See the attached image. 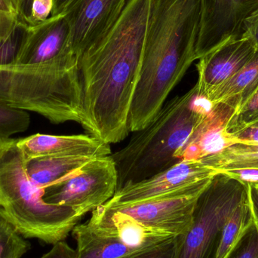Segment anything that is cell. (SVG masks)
Segmentation results:
<instances>
[{"label": "cell", "mask_w": 258, "mask_h": 258, "mask_svg": "<svg viewBox=\"0 0 258 258\" xmlns=\"http://www.w3.org/2000/svg\"><path fill=\"white\" fill-rule=\"evenodd\" d=\"M152 0H129L114 25L80 58L86 130L107 144L128 136Z\"/></svg>", "instance_id": "obj_1"}, {"label": "cell", "mask_w": 258, "mask_h": 258, "mask_svg": "<svg viewBox=\"0 0 258 258\" xmlns=\"http://www.w3.org/2000/svg\"><path fill=\"white\" fill-rule=\"evenodd\" d=\"M201 12V0H152L129 112L130 132L151 122L197 60Z\"/></svg>", "instance_id": "obj_2"}, {"label": "cell", "mask_w": 258, "mask_h": 258, "mask_svg": "<svg viewBox=\"0 0 258 258\" xmlns=\"http://www.w3.org/2000/svg\"><path fill=\"white\" fill-rule=\"evenodd\" d=\"M0 103L86 129L80 57L71 51L39 64L0 65Z\"/></svg>", "instance_id": "obj_3"}, {"label": "cell", "mask_w": 258, "mask_h": 258, "mask_svg": "<svg viewBox=\"0 0 258 258\" xmlns=\"http://www.w3.org/2000/svg\"><path fill=\"white\" fill-rule=\"evenodd\" d=\"M211 108L198 96L196 86L165 103L148 125L135 132L127 145L110 155L117 171V190L179 162L176 153Z\"/></svg>", "instance_id": "obj_4"}, {"label": "cell", "mask_w": 258, "mask_h": 258, "mask_svg": "<svg viewBox=\"0 0 258 258\" xmlns=\"http://www.w3.org/2000/svg\"><path fill=\"white\" fill-rule=\"evenodd\" d=\"M30 180L18 139H0V218L24 238L64 241L81 218L72 208L49 204Z\"/></svg>", "instance_id": "obj_5"}, {"label": "cell", "mask_w": 258, "mask_h": 258, "mask_svg": "<svg viewBox=\"0 0 258 258\" xmlns=\"http://www.w3.org/2000/svg\"><path fill=\"white\" fill-rule=\"evenodd\" d=\"M247 192L248 186L217 173L197 200L192 225L176 236L173 258H215L223 227Z\"/></svg>", "instance_id": "obj_6"}, {"label": "cell", "mask_w": 258, "mask_h": 258, "mask_svg": "<svg viewBox=\"0 0 258 258\" xmlns=\"http://www.w3.org/2000/svg\"><path fill=\"white\" fill-rule=\"evenodd\" d=\"M118 189L116 165L111 156L94 158L65 180L45 189L49 204L67 206L80 218L110 201Z\"/></svg>", "instance_id": "obj_7"}, {"label": "cell", "mask_w": 258, "mask_h": 258, "mask_svg": "<svg viewBox=\"0 0 258 258\" xmlns=\"http://www.w3.org/2000/svg\"><path fill=\"white\" fill-rule=\"evenodd\" d=\"M217 173L199 161H180L150 178L121 188L104 205L123 206L177 194L202 192Z\"/></svg>", "instance_id": "obj_8"}, {"label": "cell", "mask_w": 258, "mask_h": 258, "mask_svg": "<svg viewBox=\"0 0 258 258\" xmlns=\"http://www.w3.org/2000/svg\"><path fill=\"white\" fill-rule=\"evenodd\" d=\"M258 9V0H201L197 60L228 41L242 37L245 18Z\"/></svg>", "instance_id": "obj_9"}, {"label": "cell", "mask_w": 258, "mask_h": 258, "mask_svg": "<svg viewBox=\"0 0 258 258\" xmlns=\"http://www.w3.org/2000/svg\"><path fill=\"white\" fill-rule=\"evenodd\" d=\"M129 0H74L63 15L70 26V44L80 56L114 25Z\"/></svg>", "instance_id": "obj_10"}, {"label": "cell", "mask_w": 258, "mask_h": 258, "mask_svg": "<svg viewBox=\"0 0 258 258\" xmlns=\"http://www.w3.org/2000/svg\"><path fill=\"white\" fill-rule=\"evenodd\" d=\"M203 192L177 194L123 206H104L128 215L146 227L179 236L192 225L196 205Z\"/></svg>", "instance_id": "obj_11"}, {"label": "cell", "mask_w": 258, "mask_h": 258, "mask_svg": "<svg viewBox=\"0 0 258 258\" xmlns=\"http://www.w3.org/2000/svg\"><path fill=\"white\" fill-rule=\"evenodd\" d=\"M257 45L248 38L228 41L199 59L197 94L203 99L237 74L255 54Z\"/></svg>", "instance_id": "obj_12"}, {"label": "cell", "mask_w": 258, "mask_h": 258, "mask_svg": "<svg viewBox=\"0 0 258 258\" xmlns=\"http://www.w3.org/2000/svg\"><path fill=\"white\" fill-rule=\"evenodd\" d=\"M71 51H74L70 44V26L66 17L63 14L51 16L46 21L30 27L15 63H46Z\"/></svg>", "instance_id": "obj_13"}, {"label": "cell", "mask_w": 258, "mask_h": 258, "mask_svg": "<svg viewBox=\"0 0 258 258\" xmlns=\"http://www.w3.org/2000/svg\"><path fill=\"white\" fill-rule=\"evenodd\" d=\"M91 227L119 239L137 251L153 248L177 236L146 227L116 209L101 206L86 221Z\"/></svg>", "instance_id": "obj_14"}, {"label": "cell", "mask_w": 258, "mask_h": 258, "mask_svg": "<svg viewBox=\"0 0 258 258\" xmlns=\"http://www.w3.org/2000/svg\"><path fill=\"white\" fill-rule=\"evenodd\" d=\"M18 144L27 160L42 156L98 158L112 154L110 144L91 135L36 134L18 139Z\"/></svg>", "instance_id": "obj_15"}, {"label": "cell", "mask_w": 258, "mask_h": 258, "mask_svg": "<svg viewBox=\"0 0 258 258\" xmlns=\"http://www.w3.org/2000/svg\"><path fill=\"white\" fill-rule=\"evenodd\" d=\"M258 87V46L250 61L225 83L211 92L205 100L211 105H224L237 110Z\"/></svg>", "instance_id": "obj_16"}, {"label": "cell", "mask_w": 258, "mask_h": 258, "mask_svg": "<svg viewBox=\"0 0 258 258\" xmlns=\"http://www.w3.org/2000/svg\"><path fill=\"white\" fill-rule=\"evenodd\" d=\"M72 234L77 241V258H125L141 252L95 230L87 222L77 224Z\"/></svg>", "instance_id": "obj_17"}, {"label": "cell", "mask_w": 258, "mask_h": 258, "mask_svg": "<svg viewBox=\"0 0 258 258\" xmlns=\"http://www.w3.org/2000/svg\"><path fill=\"white\" fill-rule=\"evenodd\" d=\"M94 158L83 156H42L27 160L30 180L41 189H46L72 175Z\"/></svg>", "instance_id": "obj_18"}, {"label": "cell", "mask_w": 258, "mask_h": 258, "mask_svg": "<svg viewBox=\"0 0 258 258\" xmlns=\"http://www.w3.org/2000/svg\"><path fill=\"white\" fill-rule=\"evenodd\" d=\"M253 224L248 189L245 198L228 217L223 227L215 258H230Z\"/></svg>", "instance_id": "obj_19"}, {"label": "cell", "mask_w": 258, "mask_h": 258, "mask_svg": "<svg viewBox=\"0 0 258 258\" xmlns=\"http://www.w3.org/2000/svg\"><path fill=\"white\" fill-rule=\"evenodd\" d=\"M200 162L217 172L239 168H258V145L236 143Z\"/></svg>", "instance_id": "obj_20"}, {"label": "cell", "mask_w": 258, "mask_h": 258, "mask_svg": "<svg viewBox=\"0 0 258 258\" xmlns=\"http://www.w3.org/2000/svg\"><path fill=\"white\" fill-rule=\"evenodd\" d=\"M30 27L18 17L0 12V65L15 63Z\"/></svg>", "instance_id": "obj_21"}, {"label": "cell", "mask_w": 258, "mask_h": 258, "mask_svg": "<svg viewBox=\"0 0 258 258\" xmlns=\"http://www.w3.org/2000/svg\"><path fill=\"white\" fill-rule=\"evenodd\" d=\"M10 224L0 218V258H21L30 248L24 239Z\"/></svg>", "instance_id": "obj_22"}, {"label": "cell", "mask_w": 258, "mask_h": 258, "mask_svg": "<svg viewBox=\"0 0 258 258\" xmlns=\"http://www.w3.org/2000/svg\"><path fill=\"white\" fill-rule=\"evenodd\" d=\"M30 125V117L27 111L0 103V139L25 132Z\"/></svg>", "instance_id": "obj_23"}, {"label": "cell", "mask_w": 258, "mask_h": 258, "mask_svg": "<svg viewBox=\"0 0 258 258\" xmlns=\"http://www.w3.org/2000/svg\"><path fill=\"white\" fill-rule=\"evenodd\" d=\"M258 119V87L237 110H234L224 124L225 133L240 130Z\"/></svg>", "instance_id": "obj_24"}, {"label": "cell", "mask_w": 258, "mask_h": 258, "mask_svg": "<svg viewBox=\"0 0 258 258\" xmlns=\"http://www.w3.org/2000/svg\"><path fill=\"white\" fill-rule=\"evenodd\" d=\"M230 258H258V232L254 224Z\"/></svg>", "instance_id": "obj_25"}, {"label": "cell", "mask_w": 258, "mask_h": 258, "mask_svg": "<svg viewBox=\"0 0 258 258\" xmlns=\"http://www.w3.org/2000/svg\"><path fill=\"white\" fill-rule=\"evenodd\" d=\"M225 134L232 144L239 143L248 145H258V119L240 130Z\"/></svg>", "instance_id": "obj_26"}, {"label": "cell", "mask_w": 258, "mask_h": 258, "mask_svg": "<svg viewBox=\"0 0 258 258\" xmlns=\"http://www.w3.org/2000/svg\"><path fill=\"white\" fill-rule=\"evenodd\" d=\"M175 245L176 237H174L160 245L125 258H173Z\"/></svg>", "instance_id": "obj_27"}, {"label": "cell", "mask_w": 258, "mask_h": 258, "mask_svg": "<svg viewBox=\"0 0 258 258\" xmlns=\"http://www.w3.org/2000/svg\"><path fill=\"white\" fill-rule=\"evenodd\" d=\"M54 7V0H33L30 26H35L49 18Z\"/></svg>", "instance_id": "obj_28"}, {"label": "cell", "mask_w": 258, "mask_h": 258, "mask_svg": "<svg viewBox=\"0 0 258 258\" xmlns=\"http://www.w3.org/2000/svg\"><path fill=\"white\" fill-rule=\"evenodd\" d=\"M245 186L258 187V168H248L221 171Z\"/></svg>", "instance_id": "obj_29"}, {"label": "cell", "mask_w": 258, "mask_h": 258, "mask_svg": "<svg viewBox=\"0 0 258 258\" xmlns=\"http://www.w3.org/2000/svg\"><path fill=\"white\" fill-rule=\"evenodd\" d=\"M242 37L251 39L258 46V9L244 21Z\"/></svg>", "instance_id": "obj_30"}, {"label": "cell", "mask_w": 258, "mask_h": 258, "mask_svg": "<svg viewBox=\"0 0 258 258\" xmlns=\"http://www.w3.org/2000/svg\"><path fill=\"white\" fill-rule=\"evenodd\" d=\"M40 258H77V251L64 241L53 245L52 248Z\"/></svg>", "instance_id": "obj_31"}, {"label": "cell", "mask_w": 258, "mask_h": 258, "mask_svg": "<svg viewBox=\"0 0 258 258\" xmlns=\"http://www.w3.org/2000/svg\"><path fill=\"white\" fill-rule=\"evenodd\" d=\"M18 19L21 22L30 26V15H31V7L33 0H12Z\"/></svg>", "instance_id": "obj_32"}, {"label": "cell", "mask_w": 258, "mask_h": 258, "mask_svg": "<svg viewBox=\"0 0 258 258\" xmlns=\"http://www.w3.org/2000/svg\"><path fill=\"white\" fill-rule=\"evenodd\" d=\"M248 186V197H249L250 205L252 212L254 224L258 232V187L256 186Z\"/></svg>", "instance_id": "obj_33"}, {"label": "cell", "mask_w": 258, "mask_h": 258, "mask_svg": "<svg viewBox=\"0 0 258 258\" xmlns=\"http://www.w3.org/2000/svg\"><path fill=\"white\" fill-rule=\"evenodd\" d=\"M74 0H54V7L51 16L63 15Z\"/></svg>", "instance_id": "obj_34"}, {"label": "cell", "mask_w": 258, "mask_h": 258, "mask_svg": "<svg viewBox=\"0 0 258 258\" xmlns=\"http://www.w3.org/2000/svg\"><path fill=\"white\" fill-rule=\"evenodd\" d=\"M0 12L18 17L12 0H0Z\"/></svg>", "instance_id": "obj_35"}]
</instances>
